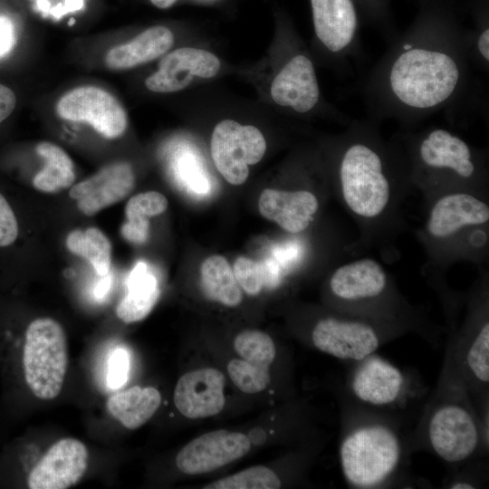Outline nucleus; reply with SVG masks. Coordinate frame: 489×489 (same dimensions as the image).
I'll return each mask as SVG.
<instances>
[{
    "label": "nucleus",
    "mask_w": 489,
    "mask_h": 489,
    "mask_svg": "<svg viewBox=\"0 0 489 489\" xmlns=\"http://www.w3.org/2000/svg\"><path fill=\"white\" fill-rule=\"evenodd\" d=\"M464 62L446 39H408L394 49L381 76L388 100L409 113L431 112L449 102L464 82Z\"/></svg>",
    "instance_id": "obj_1"
},
{
    "label": "nucleus",
    "mask_w": 489,
    "mask_h": 489,
    "mask_svg": "<svg viewBox=\"0 0 489 489\" xmlns=\"http://www.w3.org/2000/svg\"><path fill=\"white\" fill-rule=\"evenodd\" d=\"M402 446L388 426L369 422L350 428L340 446V461L349 484L371 488L382 484L398 469Z\"/></svg>",
    "instance_id": "obj_2"
},
{
    "label": "nucleus",
    "mask_w": 489,
    "mask_h": 489,
    "mask_svg": "<svg viewBox=\"0 0 489 489\" xmlns=\"http://www.w3.org/2000/svg\"><path fill=\"white\" fill-rule=\"evenodd\" d=\"M68 368V345L62 325L52 318H37L26 327L21 350L24 381L34 397L55 398Z\"/></svg>",
    "instance_id": "obj_3"
},
{
    "label": "nucleus",
    "mask_w": 489,
    "mask_h": 489,
    "mask_svg": "<svg viewBox=\"0 0 489 489\" xmlns=\"http://www.w3.org/2000/svg\"><path fill=\"white\" fill-rule=\"evenodd\" d=\"M343 199L348 207L364 218L379 216L390 198V184L379 153L369 144L349 145L339 168Z\"/></svg>",
    "instance_id": "obj_4"
},
{
    "label": "nucleus",
    "mask_w": 489,
    "mask_h": 489,
    "mask_svg": "<svg viewBox=\"0 0 489 489\" xmlns=\"http://www.w3.org/2000/svg\"><path fill=\"white\" fill-rule=\"evenodd\" d=\"M210 149L218 172L228 183L237 186L246 181L249 165L263 158L266 141L256 127L224 120L214 128Z\"/></svg>",
    "instance_id": "obj_5"
},
{
    "label": "nucleus",
    "mask_w": 489,
    "mask_h": 489,
    "mask_svg": "<svg viewBox=\"0 0 489 489\" xmlns=\"http://www.w3.org/2000/svg\"><path fill=\"white\" fill-rule=\"evenodd\" d=\"M427 438L441 459L450 464L461 463L476 451L480 427L470 408L460 401L446 400L431 413Z\"/></svg>",
    "instance_id": "obj_6"
},
{
    "label": "nucleus",
    "mask_w": 489,
    "mask_h": 489,
    "mask_svg": "<svg viewBox=\"0 0 489 489\" xmlns=\"http://www.w3.org/2000/svg\"><path fill=\"white\" fill-rule=\"evenodd\" d=\"M56 112L63 120L88 123L107 139L120 137L128 127V116L121 103L96 86L69 91L58 101Z\"/></svg>",
    "instance_id": "obj_7"
},
{
    "label": "nucleus",
    "mask_w": 489,
    "mask_h": 489,
    "mask_svg": "<svg viewBox=\"0 0 489 489\" xmlns=\"http://www.w3.org/2000/svg\"><path fill=\"white\" fill-rule=\"evenodd\" d=\"M312 341L323 353L357 362L375 353L380 345L379 336L371 325L333 317L321 319L315 324Z\"/></svg>",
    "instance_id": "obj_8"
},
{
    "label": "nucleus",
    "mask_w": 489,
    "mask_h": 489,
    "mask_svg": "<svg viewBox=\"0 0 489 489\" xmlns=\"http://www.w3.org/2000/svg\"><path fill=\"white\" fill-rule=\"evenodd\" d=\"M250 448L251 442L244 434L215 430L187 443L177 455L176 465L187 475L206 474L241 458Z\"/></svg>",
    "instance_id": "obj_9"
},
{
    "label": "nucleus",
    "mask_w": 489,
    "mask_h": 489,
    "mask_svg": "<svg viewBox=\"0 0 489 489\" xmlns=\"http://www.w3.org/2000/svg\"><path fill=\"white\" fill-rule=\"evenodd\" d=\"M89 462L86 446L65 437L54 443L31 469L26 483L31 489H66L84 475Z\"/></svg>",
    "instance_id": "obj_10"
},
{
    "label": "nucleus",
    "mask_w": 489,
    "mask_h": 489,
    "mask_svg": "<svg viewBox=\"0 0 489 489\" xmlns=\"http://www.w3.org/2000/svg\"><path fill=\"white\" fill-rule=\"evenodd\" d=\"M220 67V60L211 52L181 47L160 60L158 70L145 80V85L153 92H176L185 89L197 77H215Z\"/></svg>",
    "instance_id": "obj_11"
},
{
    "label": "nucleus",
    "mask_w": 489,
    "mask_h": 489,
    "mask_svg": "<svg viewBox=\"0 0 489 489\" xmlns=\"http://www.w3.org/2000/svg\"><path fill=\"white\" fill-rule=\"evenodd\" d=\"M350 388L360 402L373 407H390L405 395L407 381L403 372L375 353L358 361Z\"/></svg>",
    "instance_id": "obj_12"
},
{
    "label": "nucleus",
    "mask_w": 489,
    "mask_h": 489,
    "mask_svg": "<svg viewBox=\"0 0 489 489\" xmlns=\"http://www.w3.org/2000/svg\"><path fill=\"white\" fill-rule=\"evenodd\" d=\"M225 379L214 368H203L182 375L174 390L177 409L191 419L217 415L225 406Z\"/></svg>",
    "instance_id": "obj_13"
},
{
    "label": "nucleus",
    "mask_w": 489,
    "mask_h": 489,
    "mask_svg": "<svg viewBox=\"0 0 489 489\" xmlns=\"http://www.w3.org/2000/svg\"><path fill=\"white\" fill-rule=\"evenodd\" d=\"M135 175L128 162H116L72 187L69 195L79 210L92 216L124 199L134 188Z\"/></svg>",
    "instance_id": "obj_14"
},
{
    "label": "nucleus",
    "mask_w": 489,
    "mask_h": 489,
    "mask_svg": "<svg viewBox=\"0 0 489 489\" xmlns=\"http://www.w3.org/2000/svg\"><path fill=\"white\" fill-rule=\"evenodd\" d=\"M273 101L298 113L313 110L320 101V88L312 60L303 53L292 55L274 77Z\"/></svg>",
    "instance_id": "obj_15"
},
{
    "label": "nucleus",
    "mask_w": 489,
    "mask_h": 489,
    "mask_svg": "<svg viewBox=\"0 0 489 489\" xmlns=\"http://www.w3.org/2000/svg\"><path fill=\"white\" fill-rule=\"evenodd\" d=\"M311 6L318 40L332 53H347L358 25L352 0H311Z\"/></svg>",
    "instance_id": "obj_16"
},
{
    "label": "nucleus",
    "mask_w": 489,
    "mask_h": 489,
    "mask_svg": "<svg viewBox=\"0 0 489 489\" xmlns=\"http://www.w3.org/2000/svg\"><path fill=\"white\" fill-rule=\"evenodd\" d=\"M417 153L421 164L428 169L449 171L462 178H469L475 172L469 145L445 129H434L426 134Z\"/></svg>",
    "instance_id": "obj_17"
},
{
    "label": "nucleus",
    "mask_w": 489,
    "mask_h": 489,
    "mask_svg": "<svg viewBox=\"0 0 489 489\" xmlns=\"http://www.w3.org/2000/svg\"><path fill=\"white\" fill-rule=\"evenodd\" d=\"M260 214L283 230L297 234L304 231L318 211L317 197L307 190L265 188L258 199Z\"/></svg>",
    "instance_id": "obj_18"
},
{
    "label": "nucleus",
    "mask_w": 489,
    "mask_h": 489,
    "mask_svg": "<svg viewBox=\"0 0 489 489\" xmlns=\"http://www.w3.org/2000/svg\"><path fill=\"white\" fill-rule=\"evenodd\" d=\"M489 220V206L467 193L442 197L433 206L427 224L428 233L437 238L450 236L459 229Z\"/></svg>",
    "instance_id": "obj_19"
},
{
    "label": "nucleus",
    "mask_w": 489,
    "mask_h": 489,
    "mask_svg": "<svg viewBox=\"0 0 489 489\" xmlns=\"http://www.w3.org/2000/svg\"><path fill=\"white\" fill-rule=\"evenodd\" d=\"M387 285V274L377 261L357 260L339 267L331 275L330 287L338 298L348 302L380 295Z\"/></svg>",
    "instance_id": "obj_20"
},
{
    "label": "nucleus",
    "mask_w": 489,
    "mask_h": 489,
    "mask_svg": "<svg viewBox=\"0 0 489 489\" xmlns=\"http://www.w3.org/2000/svg\"><path fill=\"white\" fill-rule=\"evenodd\" d=\"M173 43L174 34L169 28L154 25L131 41L112 47L105 56V63L111 70L130 69L165 54Z\"/></svg>",
    "instance_id": "obj_21"
},
{
    "label": "nucleus",
    "mask_w": 489,
    "mask_h": 489,
    "mask_svg": "<svg viewBox=\"0 0 489 489\" xmlns=\"http://www.w3.org/2000/svg\"><path fill=\"white\" fill-rule=\"evenodd\" d=\"M159 296V287L154 273L145 262L139 261L127 279V293L118 303L117 316L126 323L146 318Z\"/></svg>",
    "instance_id": "obj_22"
},
{
    "label": "nucleus",
    "mask_w": 489,
    "mask_h": 489,
    "mask_svg": "<svg viewBox=\"0 0 489 489\" xmlns=\"http://www.w3.org/2000/svg\"><path fill=\"white\" fill-rule=\"evenodd\" d=\"M160 403L161 395L157 388L135 386L110 397L106 407L122 426L136 429L152 417Z\"/></svg>",
    "instance_id": "obj_23"
},
{
    "label": "nucleus",
    "mask_w": 489,
    "mask_h": 489,
    "mask_svg": "<svg viewBox=\"0 0 489 489\" xmlns=\"http://www.w3.org/2000/svg\"><path fill=\"white\" fill-rule=\"evenodd\" d=\"M200 280L202 291L210 301L226 307L241 303V288L224 256L214 254L205 259L200 267Z\"/></svg>",
    "instance_id": "obj_24"
},
{
    "label": "nucleus",
    "mask_w": 489,
    "mask_h": 489,
    "mask_svg": "<svg viewBox=\"0 0 489 489\" xmlns=\"http://www.w3.org/2000/svg\"><path fill=\"white\" fill-rule=\"evenodd\" d=\"M35 150L45 160V166L33 179L37 190L53 193L72 185L75 180L74 165L62 148L43 141L36 146Z\"/></svg>",
    "instance_id": "obj_25"
},
{
    "label": "nucleus",
    "mask_w": 489,
    "mask_h": 489,
    "mask_svg": "<svg viewBox=\"0 0 489 489\" xmlns=\"http://www.w3.org/2000/svg\"><path fill=\"white\" fill-rule=\"evenodd\" d=\"M167 197L157 191H148L133 196L127 203V221L122 225V236L135 244L147 241L149 232L148 217L162 214L168 207Z\"/></svg>",
    "instance_id": "obj_26"
},
{
    "label": "nucleus",
    "mask_w": 489,
    "mask_h": 489,
    "mask_svg": "<svg viewBox=\"0 0 489 489\" xmlns=\"http://www.w3.org/2000/svg\"><path fill=\"white\" fill-rule=\"evenodd\" d=\"M66 246L72 254L88 260L100 276L110 273L111 244L99 228L72 231L66 238Z\"/></svg>",
    "instance_id": "obj_27"
},
{
    "label": "nucleus",
    "mask_w": 489,
    "mask_h": 489,
    "mask_svg": "<svg viewBox=\"0 0 489 489\" xmlns=\"http://www.w3.org/2000/svg\"><path fill=\"white\" fill-rule=\"evenodd\" d=\"M464 368L471 379L487 386L489 381V323L484 321L464 348Z\"/></svg>",
    "instance_id": "obj_28"
},
{
    "label": "nucleus",
    "mask_w": 489,
    "mask_h": 489,
    "mask_svg": "<svg viewBox=\"0 0 489 489\" xmlns=\"http://www.w3.org/2000/svg\"><path fill=\"white\" fill-rule=\"evenodd\" d=\"M280 487L281 480L276 473L264 465L246 468L204 486L206 489H277Z\"/></svg>",
    "instance_id": "obj_29"
},
{
    "label": "nucleus",
    "mask_w": 489,
    "mask_h": 489,
    "mask_svg": "<svg viewBox=\"0 0 489 489\" xmlns=\"http://www.w3.org/2000/svg\"><path fill=\"white\" fill-rule=\"evenodd\" d=\"M234 348L242 359L264 367H269L276 355L272 338L259 330L240 332L234 340Z\"/></svg>",
    "instance_id": "obj_30"
},
{
    "label": "nucleus",
    "mask_w": 489,
    "mask_h": 489,
    "mask_svg": "<svg viewBox=\"0 0 489 489\" xmlns=\"http://www.w3.org/2000/svg\"><path fill=\"white\" fill-rule=\"evenodd\" d=\"M227 372L234 384L247 394L263 391L271 380L268 367L244 359H232L227 364Z\"/></svg>",
    "instance_id": "obj_31"
},
{
    "label": "nucleus",
    "mask_w": 489,
    "mask_h": 489,
    "mask_svg": "<svg viewBox=\"0 0 489 489\" xmlns=\"http://www.w3.org/2000/svg\"><path fill=\"white\" fill-rule=\"evenodd\" d=\"M233 272L240 288L247 294L257 295L265 285L264 264L240 256L234 264Z\"/></svg>",
    "instance_id": "obj_32"
},
{
    "label": "nucleus",
    "mask_w": 489,
    "mask_h": 489,
    "mask_svg": "<svg viewBox=\"0 0 489 489\" xmlns=\"http://www.w3.org/2000/svg\"><path fill=\"white\" fill-rule=\"evenodd\" d=\"M18 215L9 197L0 189V251L11 249L20 236Z\"/></svg>",
    "instance_id": "obj_33"
},
{
    "label": "nucleus",
    "mask_w": 489,
    "mask_h": 489,
    "mask_svg": "<svg viewBox=\"0 0 489 489\" xmlns=\"http://www.w3.org/2000/svg\"><path fill=\"white\" fill-rule=\"evenodd\" d=\"M129 370V356L122 348L113 350L109 359L107 370V385L111 389L122 387L128 380Z\"/></svg>",
    "instance_id": "obj_34"
},
{
    "label": "nucleus",
    "mask_w": 489,
    "mask_h": 489,
    "mask_svg": "<svg viewBox=\"0 0 489 489\" xmlns=\"http://www.w3.org/2000/svg\"><path fill=\"white\" fill-rule=\"evenodd\" d=\"M178 173L193 191L206 193L209 189L208 180L201 167L191 156L186 155L178 161Z\"/></svg>",
    "instance_id": "obj_35"
},
{
    "label": "nucleus",
    "mask_w": 489,
    "mask_h": 489,
    "mask_svg": "<svg viewBox=\"0 0 489 489\" xmlns=\"http://www.w3.org/2000/svg\"><path fill=\"white\" fill-rule=\"evenodd\" d=\"M15 35L11 21L0 16V60L9 55L15 45Z\"/></svg>",
    "instance_id": "obj_36"
},
{
    "label": "nucleus",
    "mask_w": 489,
    "mask_h": 489,
    "mask_svg": "<svg viewBox=\"0 0 489 489\" xmlns=\"http://www.w3.org/2000/svg\"><path fill=\"white\" fill-rule=\"evenodd\" d=\"M16 104L14 91L0 83V124L12 113Z\"/></svg>",
    "instance_id": "obj_37"
},
{
    "label": "nucleus",
    "mask_w": 489,
    "mask_h": 489,
    "mask_svg": "<svg viewBox=\"0 0 489 489\" xmlns=\"http://www.w3.org/2000/svg\"><path fill=\"white\" fill-rule=\"evenodd\" d=\"M477 54L480 58L487 62L489 60V30L484 28L477 36L475 42Z\"/></svg>",
    "instance_id": "obj_38"
},
{
    "label": "nucleus",
    "mask_w": 489,
    "mask_h": 489,
    "mask_svg": "<svg viewBox=\"0 0 489 489\" xmlns=\"http://www.w3.org/2000/svg\"><path fill=\"white\" fill-rule=\"evenodd\" d=\"M102 279L97 283L94 289V296L97 299H103L109 292L111 286V274L110 273L101 276Z\"/></svg>",
    "instance_id": "obj_39"
},
{
    "label": "nucleus",
    "mask_w": 489,
    "mask_h": 489,
    "mask_svg": "<svg viewBox=\"0 0 489 489\" xmlns=\"http://www.w3.org/2000/svg\"><path fill=\"white\" fill-rule=\"evenodd\" d=\"M83 0H65L64 6L56 9L57 15L64 14L67 12H72L82 9Z\"/></svg>",
    "instance_id": "obj_40"
},
{
    "label": "nucleus",
    "mask_w": 489,
    "mask_h": 489,
    "mask_svg": "<svg viewBox=\"0 0 489 489\" xmlns=\"http://www.w3.org/2000/svg\"><path fill=\"white\" fill-rule=\"evenodd\" d=\"M153 5L160 9L171 7L177 0H149Z\"/></svg>",
    "instance_id": "obj_41"
},
{
    "label": "nucleus",
    "mask_w": 489,
    "mask_h": 489,
    "mask_svg": "<svg viewBox=\"0 0 489 489\" xmlns=\"http://www.w3.org/2000/svg\"><path fill=\"white\" fill-rule=\"evenodd\" d=\"M197 3H201V4H215L216 2H218L219 0H194Z\"/></svg>",
    "instance_id": "obj_42"
}]
</instances>
